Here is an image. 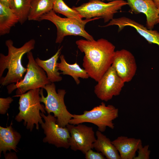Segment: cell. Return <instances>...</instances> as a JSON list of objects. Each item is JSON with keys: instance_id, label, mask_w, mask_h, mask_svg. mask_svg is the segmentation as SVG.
<instances>
[{"instance_id": "obj_1", "label": "cell", "mask_w": 159, "mask_h": 159, "mask_svg": "<svg viewBox=\"0 0 159 159\" xmlns=\"http://www.w3.org/2000/svg\"><path fill=\"white\" fill-rule=\"evenodd\" d=\"M85 56L82 66L89 77L97 82L112 66L115 46L106 39L97 40L81 39L76 42Z\"/></svg>"}, {"instance_id": "obj_2", "label": "cell", "mask_w": 159, "mask_h": 159, "mask_svg": "<svg viewBox=\"0 0 159 159\" xmlns=\"http://www.w3.org/2000/svg\"><path fill=\"white\" fill-rule=\"evenodd\" d=\"M35 41L31 39L19 48L14 45L13 41L10 39L6 40L5 45L8 52L6 55L0 54V84L5 86L19 82L24 78L27 68L22 64L23 56L33 49Z\"/></svg>"}, {"instance_id": "obj_3", "label": "cell", "mask_w": 159, "mask_h": 159, "mask_svg": "<svg viewBox=\"0 0 159 159\" xmlns=\"http://www.w3.org/2000/svg\"><path fill=\"white\" fill-rule=\"evenodd\" d=\"M40 88L32 89L19 96V112L15 120L19 122L24 120V125L31 131L34 125L38 130L39 124L43 122L40 111L46 113L45 106L40 104Z\"/></svg>"}, {"instance_id": "obj_4", "label": "cell", "mask_w": 159, "mask_h": 159, "mask_svg": "<svg viewBox=\"0 0 159 159\" xmlns=\"http://www.w3.org/2000/svg\"><path fill=\"white\" fill-rule=\"evenodd\" d=\"M63 89L56 91L54 83H50L40 90V101L45 105V110L48 114L53 113L57 118V123L59 126L65 127L69 123L72 115L67 110L64 98L66 93Z\"/></svg>"}, {"instance_id": "obj_5", "label": "cell", "mask_w": 159, "mask_h": 159, "mask_svg": "<svg viewBox=\"0 0 159 159\" xmlns=\"http://www.w3.org/2000/svg\"><path fill=\"white\" fill-rule=\"evenodd\" d=\"M100 18L95 17L80 21L75 19L62 18L52 10L41 16L39 21L48 20L54 24L57 29L55 43L61 44L65 37L69 35L81 36L89 40L94 39L85 30V26L89 22Z\"/></svg>"}, {"instance_id": "obj_6", "label": "cell", "mask_w": 159, "mask_h": 159, "mask_svg": "<svg viewBox=\"0 0 159 159\" xmlns=\"http://www.w3.org/2000/svg\"><path fill=\"white\" fill-rule=\"evenodd\" d=\"M119 110L112 105H106L103 102L89 111L85 110L81 115L73 114L69 124L77 125L89 122L96 125L98 130L104 132L107 127L114 129L113 121L118 117Z\"/></svg>"}, {"instance_id": "obj_7", "label": "cell", "mask_w": 159, "mask_h": 159, "mask_svg": "<svg viewBox=\"0 0 159 159\" xmlns=\"http://www.w3.org/2000/svg\"><path fill=\"white\" fill-rule=\"evenodd\" d=\"M26 54L28 62L26 65L27 71L23 78L16 83L8 85L6 87L9 94L16 89L15 97H19L32 89L44 88L47 85L51 83L45 72L36 62L32 52L30 51Z\"/></svg>"}, {"instance_id": "obj_8", "label": "cell", "mask_w": 159, "mask_h": 159, "mask_svg": "<svg viewBox=\"0 0 159 159\" xmlns=\"http://www.w3.org/2000/svg\"><path fill=\"white\" fill-rule=\"evenodd\" d=\"M128 5L124 0H116L106 3L99 0L89 1L72 8L78 12L82 18L99 17L106 23L113 19L114 14L123 6Z\"/></svg>"}, {"instance_id": "obj_9", "label": "cell", "mask_w": 159, "mask_h": 159, "mask_svg": "<svg viewBox=\"0 0 159 159\" xmlns=\"http://www.w3.org/2000/svg\"><path fill=\"white\" fill-rule=\"evenodd\" d=\"M40 115L45 121L41 124L46 135L43 142L54 145L57 148H68L70 135L67 127L59 126L57 123V118L50 114L46 116L42 112Z\"/></svg>"}, {"instance_id": "obj_10", "label": "cell", "mask_w": 159, "mask_h": 159, "mask_svg": "<svg viewBox=\"0 0 159 159\" xmlns=\"http://www.w3.org/2000/svg\"><path fill=\"white\" fill-rule=\"evenodd\" d=\"M97 82L94 93L98 98L105 102L120 95L125 83L112 65Z\"/></svg>"}, {"instance_id": "obj_11", "label": "cell", "mask_w": 159, "mask_h": 159, "mask_svg": "<svg viewBox=\"0 0 159 159\" xmlns=\"http://www.w3.org/2000/svg\"><path fill=\"white\" fill-rule=\"evenodd\" d=\"M66 127L70 134L69 143L72 150L80 151L85 154L88 150L93 148V143L96 139L92 127L81 124L75 126L69 123Z\"/></svg>"}, {"instance_id": "obj_12", "label": "cell", "mask_w": 159, "mask_h": 159, "mask_svg": "<svg viewBox=\"0 0 159 159\" xmlns=\"http://www.w3.org/2000/svg\"><path fill=\"white\" fill-rule=\"evenodd\" d=\"M112 65L125 83L132 80L137 70L134 56L130 51L125 49L115 51Z\"/></svg>"}, {"instance_id": "obj_13", "label": "cell", "mask_w": 159, "mask_h": 159, "mask_svg": "<svg viewBox=\"0 0 159 159\" xmlns=\"http://www.w3.org/2000/svg\"><path fill=\"white\" fill-rule=\"evenodd\" d=\"M112 25L118 26V32L126 26L132 27L149 43L156 44L159 46V32L156 30L149 29L133 19L125 16L113 18L106 25L101 26L106 27Z\"/></svg>"}, {"instance_id": "obj_14", "label": "cell", "mask_w": 159, "mask_h": 159, "mask_svg": "<svg viewBox=\"0 0 159 159\" xmlns=\"http://www.w3.org/2000/svg\"><path fill=\"white\" fill-rule=\"evenodd\" d=\"M131 12L144 14L146 16V27L152 29L157 24L158 8L153 0H127Z\"/></svg>"}, {"instance_id": "obj_15", "label": "cell", "mask_w": 159, "mask_h": 159, "mask_svg": "<svg viewBox=\"0 0 159 159\" xmlns=\"http://www.w3.org/2000/svg\"><path fill=\"white\" fill-rule=\"evenodd\" d=\"M112 143L118 151L120 159H134L136 151L142 145L140 139L123 136L118 137Z\"/></svg>"}, {"instance_id": "obj_16", "label": "cell", "mask_w": 159, "mask_h": 159, "mask_svg": "<svg viewBox=\"0 0 159 159\" xmlns=\"http://www.w3.org/2000/svg\"><path fill=\"white\" fill-rule=\"evenodd\" d=\"M63 47L58 49L55 54L49 59L43 60L37 57L35 61L38 65L45 72L47 77L51 83L61 81L62 79L57 67V61L60 55Z\"/></svg>"}, {"instance_id": "obj_17", "label": "cell", "mask_w": 159, "mask_h": 159, "mask_svg": "<svg viewBox=\"0 0 159 159\" xmlns=\"http://www.w3.org/2000/svg\"><path fill=\"white\" fill-rule=\"evenodd\" d=\"M12 123L6 127L0 126V153L6 154L7 150H13L17 152V145L21 138L20 134L14 130Z\"/></svg>"}, {"instance_id": "obj_18", "label": "cell", "mask_w": 159, "mask_h": 159, "mask_svg": "<svg viewBox=\"0 0 159 159\" xmlns=\"http://www.w3.org/2000/svg\"><path fill=\"white\" fill-rule=\"evenodd\" d=\"M97 137L93 143V148L101 152L107 159H120L119 153L110 139L98 130L96 132Z\"/></svg>"}, {"instance_id": "obj_19", "label": "cell", "mask_w": 159, "mask_h": 159, "mask_svg": "<svg viewBox=\"0 0 159 159\" xmlns=\"http://www.w3.org/2000/svg\"><path fill=\"white\" fill-rule=\"evenodd\" d=\"M59 57L60 62L57 64L58 69L62 72L61 73L63 74L71 76L77 85L80 82L79 78L87 79L89 77L85 70L82 68L77 62L72 64H69L63 54L60 55Z\"/></svg>"}, {"instance_id": "obj_20", "label": "cell", "mask_w": 159, "mask_h": 159, "mask_svg": "<svg viewBox=\"0 0 159 159\" xmlns=\"http://www.w3.org/2000/svg\"><path fill=\"white\" fill-rule=\"evenodd\" d=\"M19 21V18L9 6L0 3V35L9 33L11 28Z\"/></svg>"}, {"instance_id": "obj_21", "label": "cell", "mask_w": 159, "mask_h": 159, "mask_svg": "<svg viewBox=\"0 0 159 159\" xmlns=\"http://www.w3.org/2000/svg\"><path fill=\"white\" fill-rule=\"evenodd\" d=\"M54 0H32L28 20L39 21L41 16L52 10Z\"/></svg>"}, {"instance_id": "obj_22", "label": "cell", "mask_w": 159, "mask_h": 159, "mask_svg": "<svg viewBox=\"0 0 159 159\" xmlns=\"http://www.w3.org/2000/svg\"><path fill=\"white\" fill-rule=\"evenodd\" d=\"M32 0H12L10 7L19 18V22L23 24L27 20Z\"/></svg>"}, {"instance_id": "obj_23", "label": "cell", "mask_w": 159, "mask_h": 159, "mask_svg": "<svg viewBox=\"0 0 159 159\" xmlns=\"http://www.w3.org/2000/svg\"><path fill=\"white\" fill-rule=\"evenodd\" d=\"M52 10L56 13H59L67 18L76 19L82 21V17L78 12L69 7L63 0H54Z\"/></svg>"}, {"instance_id": "obj_24", "label": "cell", "mask_w": 159, "mask_h": 159, "mask_svg": "<svg viewBox=\"0 0 159 159\" xmlns=\"http://www.w3.org/2000/svg\"><path fill=\"white\" fill-rule=\"evenodd\" d=\"M149 147L148 145L144 146L141 145L137 151L138 156H136L134 159H149L150 153V151L148 149Z\"/></svg>"}, {"instance_id": "obj_25", "label": "cell", "mask_w": 159, "mask_h": 159, "mask_svg": "<svg viewBox=\"0 0 159 159\" xmlns=\"http://www.w3.org/2000/svg\"><path fill=\"white\" fill-rule=\"evenodd\" d=\"M13 101V99L9 97L6 98H0V113L5 114L10 107V104Z\"/></svg>"}, {"instance_id": "obj_26", "label": "cell", "mask_w": 159, "mask_h": 159, "mask_svg": "<svg viewBox=\"0 0 159 159\" xmlns=\"http://www.w3.org/2000/svg\"><path fill=\"white\" fill-rule=\"evenodd\" d=\"M86 159H105L106 158L101 152L94 151L92 149L88 150L85 153Z\"/></svg>"}, {"instance_id": "obj_27", "label": "cell", "mask_w": 159, "mask_h": 159, "mask_svg": "<svg viewBox=\"0 0 159 159\" xmlns=\"http://www.w3.org/2000/svg\"><path fill=\"white\" fill-rule=\"evenodd\" d=\"M5 157L6 159H8V158H12V157H11L12 156V157L13 158H17V157L16 156V154L15 153H10L7 154H5Z\"/></svg>"}, {"instance_id": "obj_28", "label": "cell", "mask_w": 159, "mask_h": 159, "mask_svg": "<svg viewBox=\"0 0 159 159\" xmlns=\"http://www.w3.org/2000/svg\"><path fill=\"white\" fill-rule=\"evenodd\" d=\"M12 0H0V3L6 6H10Z\"/></svg>"}, {"instance_id": "obj_29", "label": "cell", "mask_w": 159, "mask_h": 159, "mask_svg": "<svg viewBox=\"0 0 159 159\" xmlns=\"http://www.w3.org/2000/svg\"><path fill=\"white\" fill-rule=\"evenodd\" d=\"M158 8L159 7V0H153Z\"/></svg>"}, {"instance_id": "obj_30", "label": "cell", "mask_w": 159, "mask_h": 159, "mask_svg": "<svg viewBox=\"0 0 159 159\" xmlns=\"http://www.w3.org/2000/svg\"><path fill=\"white\" fill-rule=\"evenodd\" d=\"M158 17L157 24L159 23V7L158 8Z\"/></svg>"}, {"instance_id": "obj_31", "label": "cell", "mask_w": 159, "mask_h": 159, "mask_svg": "<svg viewBox=\"0 0 159 159\" xmlns=\"http://www.w3.org/2000/svg\"><path fill=\"white\" fill-rule=\"evenodd\" d=\"M92 0H89V1H92ZM99 0V1H113L115 0Z\"/></svg>"}, {"instance_id": "obj_32", "label": "cell", "mask_w": 159, "mask_h": 159, "mask_svg": "<svg viewBox=\"0 0 159 159\" xmlns=\"http://www.w3.org/2000/svg\"><path fill=\"white\" fill-rule=\"evenodd\" d=\"M81 0H77V3L79 2Z\"/></svg>"}]
</instances>
